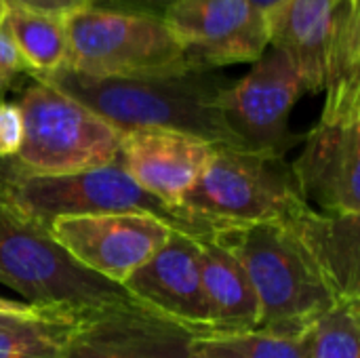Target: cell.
<instances>
[{"label":"cell","instance_id":"9a60e30c","mask_svg":"<svg viewBox=\"0 0 360 358\" xmlns=\"http://www.w3.org/2000/svg\"><path fill=\"white\" fill-rule=\"evenodd\" d=\"M346 0H285L266 15L270 46L287 51L304 78L306 93L327 87V59Z\"/></svg>","mask_w":360,"mask_h":358},{"label":"cell","instance_id":"e0dca14e","mask_svg":"<svg viewBox=\"0 0 360 358\" xmlns=\"http://www.w3.org/2000/svg\"><path fill=\"white\" fill-rule=\"evenodd\" d=\"M285 224L304 241L340 300H360V215L323 213L310 205Z\"/></svg>","mask_w":360,"mask_h":358},{"label":"cell","instance_id":"6da1fadb","mask_svg":"<svg viewBox=\"0 0 360 358\" xmlns=\"http://www.w3.org/2000/svg\"><path fill=\"white\" fill-rule=\"evenodd\" d=\"M38 78L108 120L120 133L165 129L213 146L245 150L221 116V95L232 80L217 70H186L141 78H95L57 70Z\"/></svg>","mask_w":360,"mask_h":358},{"label":"cell","instance_id":"ffe728a7","mask_svg":"<svg viewBox=\"0 0 360 358\" xmlns=\"http://www.w3.org/2000/svg\"><path fill=\"white\" fill-rule=\"evenodd\" d=\"M190 358H310L308 333L304 338H283L264 331L196 335Z\"/></svg>","mask_w":360,"mask_h":358},{"label":"cell","instance_id":"f546056e","mask_svg":"<svg viewBox=\"0 0 360 358\" xmlns=\"http://www.w3.org/2000/svg\"><path fill=\"white\" fill-rule=\"evenodd\" d=\"M0 8H6V4H4V0H0Z\"/></svg>","mask_w":360,"mask_h":358},{"label":"cell","instance_id":"ba28073f","mask_svg":"<svg viewBox=\"0 0 360 358\" xmlns=\"http://www.w3.org/2000/svg\"><path fill=\"white\" fill-rule=\"evenodd\" d=\"M304 93L295 59L278 46H268L240 80L228 84L219 108L245 150L287 156L304 139L289 127V116Z\"/></svg>","mask_w":360,"mask_h":358},{"label":"cell","instance_id":"ac0fdd59","mask_svg":"<svg viewBox=\"0 0 360 358\" xmlns=\"http://www.w3.org/2000/svg\"><path fill=\"white\" fill-rule=\"evenodd\" d=\"M2 27L19 51L27 76H44L68 63V27L63 17L6 8Z\"/></svg>","mask_w":360,"mask_h":358},{"label":"cell","instance_id":"2e32d148","mask_svg":"<svg viewBox=\"0 0 360 358\" xmlns=\"http://www.w3.org/2000/svg\"><path fill=\"white\" fill-rule=\"evenodd\" d=\"M198 266L211 333L255 331L259 304L238 257L217 238L198 241Z\"/></svg>","mask_w":360,"mask_h":358},{"label":"cell","instance_id":"d4e9b609","mask_svg":"<svg viewBox=\"0 0 360 358\" xmlns=\"http://www.w3.org/2000/svg\"><path fill=\"white\" fill-rule=\"evenodd\" d=\"M181 0H95L93 6L112 8V11H129V13H143L154 17H165L171 6Z\"/></svg>","mask_w":360,"mask_h":358},{"label":"cell","instance_id":"d6986e66","mask_svg":"<svg viewBox=\"0 0 360 358\" xmlns=\"http://www.w3.org/2000/svg\"><path fill=\"white\" fill-rule=\"evenodd\" d=\"M80 317H11L0 325V358H63Z\"/></svg>","mask_w":360,"mask_h":358},{"label":"cell","instance_id":"44dd1931","mask_svg":"<svg viewBox=\"0 0 360 358\" xmlns=\"http://www.w3.org/2000/svg\"><path fill=\"white\" fill-rule=\"evenodd\" d=\"M310 358H360V300H340L308 331Z\"/></svg>","mask_w":360,"mask_h":358},{"label":"cell","instance_id":"5b68a950","mask_svg":"<svg viewBox=\"0 0 360 358\" xmlns=\"http://www.w3.org/2000/svg\"><path fill=\"white\" fill-rule=\"evenodd\" d=\"M287 156L215 146L213 156L181 207L217 232L281 224L308 207Z\"/></svg>","mask_w":360,"mask_h":358},{"label":"cell","instance_id":"603a6c76","mask_svg":"<svg viewBox=\"0 0 360 358\" xmlns=\"http://www.w3.org/2000/svg\"><path fill=\"white\" fill-rule=\"evenodd\" d=\"M21 76H27V68L6 30L0 27V95L11 91Z\"/></svg>","mask_w":360,"mask_h":358},{"label":"cell","instance_id":"8fae6325","mask_svg":"<svg viewBox=\"0 0 360 358\" xmlns=\"http://www.w3.org/2000/svg\"><path fill=\"white\" fill-rule=\"evenodd\" d=\"M196 335L137 302L120 304L82 314L63 358H190Z\"/></svg>","mask_w":360,"mask_h":358},{"label":"cell","instance_id":"7402d4cb","mask_svg":"<svg viewBox=\"0 0 360 358\" xmlns=\"http://www.w3.org/2000/svg\"><path fill=\"white\" fill-rule=\"evenodd\" d=\"M23 141V114L17 101L0 99V160L15 158Z\"/></svg>","mask_w":360,"mask_h":358},{"label":"cell","instance_id":"cb8c5ba5","mask_svg":"<svg viewBox=\"0 0 360 358\" xmlns=\"http://www.w3.org/2000/svg\"><path fill=\"white\" fill-rule=\"evenodd\" d=\"M95 0H4L6 8H25L34 13H46L68 19L70 15L93 6Z\"/></svg>","mask_w":360,"mask_h":358},{"label":"cell","instance_id":"3957f363","mask_svg":"<svg viewBox=\"0 0 360 358\" xmlns=\"http://www.w3.org/2000/svg\"><path fill=\"white\" fill-rule=\"evenodd\" d=\"M0 200L44 228L61 217L139 213L192 238L217 234L209 222L184 207H169L148 194L118 165L68 175H32L19 171L11 160H0Z\"/></svg>","mask_w":360,"mask_h":358},{"label":"cell","instance_id":"8992f818","mask_svg":"<svg viewBox=\"0 0 360 358\" xmlns=\"http://www.w3.org/2000/svg\"><path fill=\"white\" fill-rule=\"evenodd\" d=\"M17 106L23 114V141L17 156L6 160L19 171L68 175L118 162L122 133L63 91L30 78Z\"/></svg>","mask_w":360,"mask_h":358},{"label":"cell","instance_id":"52a82bcc","mask_svg":"<svg viewBox=\"0 0 360 358\" xmlns=\"http://www.w3.org/2000/svg\"><path fill=\"white\" fill-rule=\"evenodd\" d=\"M65 27L63 70L95 78H141L192 70L181 42L162 17L89 6L70 15Z\"/></svg>","mask_w":360,"mask_h":358},{"label":"cell","instance_id":"4fadbf2b","mask_svg":"<svg viewBox=\"0 0 360 358\" xmlns=\"http://www.w3.org/2000/svg\"><path fill=\"white\" fill-rule=\"evenodd\" d=\"M213 150V143L186 133L133 129L122 133L116 165L148 194L169 207H181L186 194L205 173Z\"/></svg>","mask_w":360,"mask_h":358},{"label":"cell","instance_id":"9c48e42d","mask_svg":"<svg viewBox=\"0 0 360 358\" xmlns=\"http://www.w3.org/2000/svg\"><path fill=\"white\" fill-rule=\"evenodd\" d=\"M162 19L192 70L253 63L270 46L268 19L249 0H181Z\"/></svg>","mask_w":360,"mask_h":358},{"label":"cell","instance_id":"83f0119b","mask_svg":"<svg viewBox=\"0 0 360 358\" xmlns=\"http://www.w3.org/2000/svg\"><path fill=\"white\" fill-rule=\"evenodd\" d=\"M4 15H6V8H0V27H2V23H4Z\"/></svg>","mask_w":360,"mask_h":358},{"label":"cell","instance_id":"7a4b0ae2","mask_svg":"<svg viewBox=\"0 0 360 358\" xmlns=\"http://www.w3.org/2000/svg\"><path fill=\"white\" fill-rule=\"evenodd\" d=\"M243 264L257 304L255 331L304 338L340 298L304 241L285 222L230 228L215 234Z\"/></svg>","mask_w":360,"mask_h":358},{"label":"cell","instance_id":"7c38bea8","mask_svg":"<svg viewBox=\"0 0 360 358\" xmlns=\"http://www.w3.org/2000/svg\"><path fill=\"white\" fill-rule=\"evenodd\" d=\"M291 162L306 200L323 213L360 215V114L319 118Z\"/></svg>","mask_w":360,"mask_h":358},{"label":"cell","instance_id":"4316f807","mask_svg":"<svg viewBox=\"0 0 360 358\" xmlns=\"http://www.w3.org/2000/svg\"><path fill=\"white\" fill-rule=\"evenodd\" d=\"M249 2H251L255 8H259L264 15H268L270 11H274V8H276L278 4H283L285 0H249Z\"/></svg>","mask_w":360,"mask_h":358},{"label":"cell","instance_id":"5bb4252c","mask_svg":"<svg viewBox=\"0 0 360 358\" xmlns=\"http://www.w3.org/2000/svg\"><path fill=\"white\" fill-rule=\"evenodd\" d=\"M198 241L175 232L160 251H156L127 281L124 289L141 306L207 335L209 310L200 285Z\"/></svg>","mask_w":360,"mask_h":358},{"label":"cell","instance_id":"f1b7e54d","mask_svg":"<svg viewBox=\"0 0 360 358\" xmlns=\"http://www.w3.org/2000/svg\"><path fill=\"white\" fill-rule=\"evenodd\" d=\"M8 319H11V317H4V314H0V325H2V323H6Z\"/></svg>","mask_w":360,"mask_h":358},{"label":"cell","instance_id":"277c9868","mask_svg":"<svg viewBox=\"0 0 360 358\" xmlns=\"http://www.w3.org/2000/svg\"><path fill=\"white\" fill-rule=\"evenodd\" d=\"M0 283L44 314L82 317L135 304L129 291L80 266L34 219L0 200ZM139 304V302H137Z\"/></svg>","mask_w":360,"mask_h":358},{"label":"cell","instance_id":"30bf717a","mask_svg":"<svg viewBox=\"0 0 360 358\" xmlns=\"http://www.w3.org/2000/svg\"><path fill=\"white\" fill-rule=\"evenodd\" d=\"M46 230L80 266L120 287L175 234L165 222L139 213L61 217Z\"/></svg>","mask_w":360,"mask_h":358},{"label":"cell","instance_id":"484cf974","mask_svg":"<svg viewBox=\"0 0 360 358\" xmlns=\"http://www.w3.org/2000/svg\"><path fill=\"white\" fill-rule=\"evenodd\" d=\"M0 314H4V317H38V314H44V312L32 308L25 302H15V300L0 298Z\"/></svg>","mask_w":360,"mask_h":358}]
</instances>
